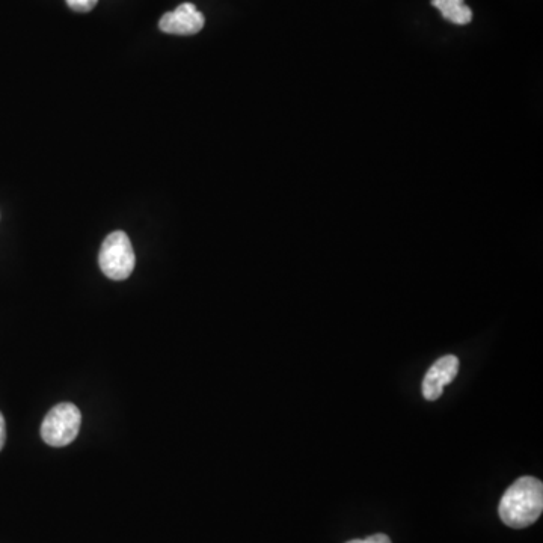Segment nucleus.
I'll return each mask as SVG.
<instances>
[{
  "mask_svg": "<svg viewBox=\"0 0 543 543\" xmlns=\"http://www.w3.org/2000/svg\"><path fill=\"white\" fill-rule=\"evenodd\" d=\"M347 543H391L390 537L387 536V534H373V536L367 537V539L364 540H350V542Z\"/></svg>",
  "mask_w": 543,
  "mask_h": 543,
  "instance_id": "nucleus-8",
  "label": "nucleus"
},
{
  "mask_svg": "<svg viewBox=\"0 0 543 543\" xmlns=\"http://www.w3.org/2000/svg\"><path fill=\"white\" fill-rule=\"evenodd\" d=\"M459 372V359L455 355H445L430 367L424 376L423 396L429 402H435L444 393L445 385L455 381Z\"/></svg>",
  "mask_w": 543,
  "mask_h": 543,
  "instance_id": "nucleus-4",
  "label": "nucleus"
},
{
  "mask_svg": "<svg viewBox=\"0 0 543 543\" xmlns=\"http://www.w3.org/2000/svg\"><path fill=\"white\" fill-rule=\"evenodd\" d=\"M5 439H7V427H5L4 415L0 414V450L4 448Z\"/></svg>",
  "mask_w": 543,
  "mask_h": 543,
  "instance_id": "nucleus-9",
  "label": "nucleus"
},
{
  "mask_svg": "<svg viewBox=\"0 0 543 543\" xmlns=\"http://www.w3.org/2000/svg\"><path fill=\"white\" fill-rule=\"evenodd\" d=\"M203 14L197 10L194 4H183L177 10L166 13L160 19V31L172 35H195L204 28Z\"/></svg>",
  "mask_w": 543,
  "mask_h": 543,
  "instance_id": "nucleus-5",
  "label": "nucleus"
},
{
  "mask_svg": "<svg viewBox=\"0 0 543 543\" xmlns=\"http://www.w3.org/2000/svg\"><path fill=\"white\" fill-rule=\"evenodd\" d=\"M82 414L73 403H59L50 409L41 426V436L52 447H65L79 435Z\"/></svg>",
  "mask_w": 543,
  "mask_h": 543,
  "instance_id": "nucleus-3",
  "label": "nucleus"
},
{
  "mask_svg": "<svg viewBox=\"0 0 543 543\" xmlns=\"http://www.w3.org/2000/svg\"><path fill=\"white\" fill-rule=\"evenodd\" d=\"M543 485L534 477H521L509 486L498 507L501 521L512 528L530 527L542 515Z\"/></svg>",
  "mask_w": 543,
  "mask_h": 543,
  "instance_id": "nucleus-1",
  "label": "nucleus"
},
{
  "mask_svg": "<svg viewBox=\"0 0 543 543\" xmlns=\"http://www.w3.org/2000/svg\"><path fill=\"white\" fill-rule=\"evenodd\" d=\"M432 7L453 25L465 26L473 20V11L465 5V0H432Z\"/></svg>",
  "mask_w": 543,
  "mask_h": 543,
  "instance_id": "nucleus-6",
  "label": "nucleus"
},
{
  "mask_svg": "<svg viewBox=\"0 0 543 543\" xmlns=\"http://www.w3.org/2000/svg\"><path fill=\"white\" fill-rule=\"evenodd\" d=\"M99 0H67L68 7L77 13H89L93 11Z\"/></svg>",
  "mask_w": 543,
  "mask_h": 543,
  "instance_id": "nucleus-7",
  "label": "nucleus"
},
{
  "mask_svg": "<svg viewBox=\"0 0 543 543\" xmlns=\"http://www.w3.org/2000/svg\"><path fill=\"white\" fill-rule=\"evenodd\" d=\"M100 269L114 281H124L135 269L136 255L132 242L124 231H114L106 237L99 254Z\"/></svg>",
  "mask_w": 543,
  "mask_h": 543,
  "instance_id": "nucleus-2",
  "label": "nucleus"
}]
</instances>
